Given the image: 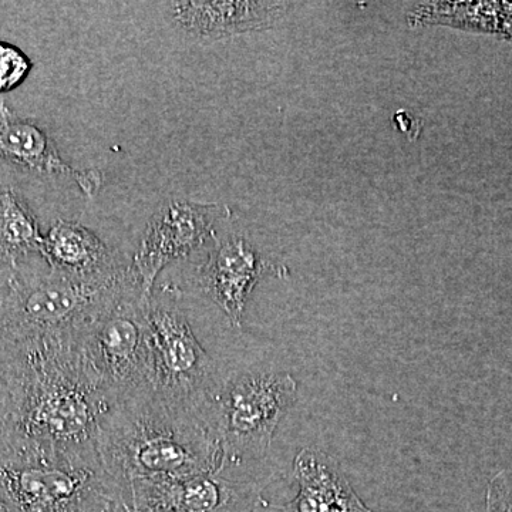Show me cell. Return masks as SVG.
<instances>
[{"mask_svg": "<svg viewBox=\"0 0 512 512\" xmlns=\"http://www.w3.org/2000/svg\"><path fill=\"white\" fill-rule=\"evenodd\" d=\"M0 174L18 184V178L37 183L70 181L87 197L103 188L104 174L96 168H74L63 160L49 133L15 113L0 101Z\"/></svg>", "mask_w": 512, "mask_h": 512, "instance_id": "9", "label": "cell"}, {"mask_svg": "<svg viewBox=\"0 0 512 512\" xmlns=\"http://www.w3.org/2000/svg\"><path fill=\"white\" fill-rule=\"evenodd\" d=\"M43 259L50 268L86 282H114L130 272L123 261L99 237L80 222L53 221L43 235Z\"/></svg>", "mask_w": 512, "mask_h": 512, "instance_id": "13", "label": "cell"}, {"mask_svg": "<svg viewBox=\"0 0 512 512\" xmlns=\"http://www.w3.org/2000/svg\"><path fill=\"white\" fill-rule=\"evenodd\" d=\"M150 296L136 276L100 306L74 333L72 343L84 366L116 402L151 387Z\"/></svg>", "mask_w": 512, "mask_h": 512, "instance_id": "5", "label": "cell"}, {"mask_svg": "<svg viewBox=\"0 0 512 512\" xmlns=\"http://www.w3.org/2000/svg\"><path fill=\"white\" fill-rule=\"evenodd\" d=\"M8 346L15 367V409L5 454L99 457L97 434L114 400L90 375L73 343Z\"/></svg>", "mask_w": 512, "mask_h": 512, "instance_id": "1", "label": "cell"}, {"mask_svg": "<svg viewBox=\"0 0 512 512\" xmlns=\"http://www.w3.org/2000/svg\"><path fill=\"white\" fill-rule=\"evenodd\" d=\"M15 409V367L8 343L0 338V457L8 451Z\"/></svg>", "mask_w": 512, "mask_h": 512, "instance_id": "16", "label": "cell"}, {"mask_svg": "<svg viewBox=\"0 0 512 512\" xmlns=\"http://www.w3.org/2000/svg\"><path fill=\"white\" fill-rule=\"evenodd\" d=\"M97 453L126 491L148 478L208 473L224 467L212 413L168 399L151 387L120 397L101 420Z\"/></svg>", "mask_w": 512, "mask_h": 512, "instance_id": "2", "label": "cell"}, {"mask_svg": "<svg viewBox=\"0 0 512 512\" xmlns=\"http://www.w3.org/2000/svg\"><path fill=\"white\" fill-rule=\"evenodd\" d=\"M487 512H512V468L495 474L485 493Z\"/></svg>", "mask_w": 512, "mask_h": 512, "instance_id": "18", "label": "cell"}, {"mask_svg": "<svg viewBox=\"0 0 512 512\" xmlns=\"http://www.w3.org/2000/svg\"><path fill=\"white\" fill-rule=\"evenodd\" d=\"M124 505L126 491L99 457H0V512H120Z\"/></svg>", "mask_w": 512, "mask_h": 512, "instance_id": "4", "label": "cell"}, {"mask_svg": "<svg viewBox=\"0 0 512 512\" xmlns=\"http://www.w3.org/2000/svg\"><path fill=\"white\" fill-rule=\"evenodd\" d=\"M32 69V59L20 47L0 40V94L22 86Z\"/></svg>", "mask_w": 512, "mask_h": 512, "instance_id": "17", "label": "cell"}, {"mask_svg": "<svg viewBox=\"0 0 512 512\" xmlns=\"http://www.w3.org/2000/svg\"><path fill=\"white\" fill-rule=\"evenodd\" d=\"M183 298L177 285L164 284L148 299L151 389L211 413L220 389L217 369L192 330Z\"/></svg>", "mask_w": 512, "mask_h": 512, "instance_id": "6", "label": "cell"}, {"mask_svg": "<svg viewBox=\"0 0 512 512\" xmlns=\"http://www.w3.org/2000/svg\"><path fill=\"white\" fill-rule=\"evenodd\" d=\"M289 269L266 258L244 235L218 238L197 269L202 292L227 316L232 328L242 329L245 308L255 286L265 276L286 278Z\"/></svg>", "mask_w": 512, "mask_h": 512, "instance_id": "11", "label": "cell"}, {"mask_svg": "<svg viewBox=\"0 0 512 512\" xmlns=\"http://www.w3.org/2000/svg\"><path fill=\"white\" fill-rule=\"evenodd\" d=\"M296 393V380L274 370L244 373L220 386L212 403V421L225 468L264 456L279 423L295 404Z\"/></svg>", "mask_w": 512, "mask_h": 512, "instance_id": "7", "label": "cell"}, {"mask_svg": "<svg viewBox=\"0 0 512 512\" xmlns=\"http://www.w3.org/2000/svg\"><path fill=\"white\" fill-rule=\"evenodd\" d=\"M293 474L298 494L289 503L271 505L282 512H373L356 494L335 458L318 448H303Z\"/></svg>", "mask_w": 512, "mask_h": 512, "instance_id": "14", "label": "cell"}, {"mask_svg": "<svg viewBox=\"0 0 512 512\" xmlns=\"http://www.w3.org/2000/svg\"><path fill=\"white\" fill-rule=\"evenodd\" d=\"M43 235L28 198L18 185L0 174V291L20 266L43 258Z\"/></svg>", "mask_w": 512, "mask_h": 512, "instance_id": "15", "label": "cell"}, {"mask_svg": "<svg viewBox=\"0 0 512 512\" xmlns=\"http://www.w3.org/2000/svg\"><path fill=\"white\" fill-rule=\"evenodd\" d=\"M120 512H134V511L131 510L130 505H124V507L121 508Z\"/></svg>", "mask_w": 512, "mask_h": 512, "instance_id": "19", "label": "cell"}, {"mask_svg": "<svg viewBox=\"0 0 512 512\" xmlns=\"http://www.w3.org/2000/svg\"><path fill=\"white\" fill-rule=\"evenodd\" d=\"M131 278L130 268L119 281H80L43 258L33 259L0 291V338L10 345L72 342L80 326Z\"/></svg>", "mask_w": 512, "mask_h": 512, "instance_id": "3", "label": "cell"}, {"mask_svg": "<svg viewBox=\"0 0 512 512\" xmlns=\"http://www.w3.org/2000/svg\"><path fill=\"white\" fill-rule=\"evenodd\" d=\"M289 2H171V16L184 35L200 43L274 29L292 12Z\"/></svg>", "mask_w": 512, "mask_h": 512, "instance_id": "12", "label": "cell"}, {"mask_svg": "<svg viewBox=\"0 0 512 512\" xmlns=\"http://www.w3.org/2000/svg\"><path fill=\"white\" fill-rule=\"evenodd\" d=\"M231 218L227 205L190 198H170L151 215L138 242L131 272L143 292L151 296L165 266L187 259L207 242L217 241V227Z\"/></svg>", "mask_w": 512, "mask_h": 512, "instance_id": "8", "label": "cell"}, {"mask_svg": "<svg viewBox=\"0 0 512 512\" xmlns=\"http://www.w3.org/2000/svg\"><path fill=\"white\" fill-rule=\"evenodd\" d=\"M225 467L185 477L148 478L128 485L134 512H252L265 504L252 483L232 480Z\"/></svg>", "mask_w": 512, "mask_h": 512, "instance_id": "10", "label": "cell"}]
</instances>
